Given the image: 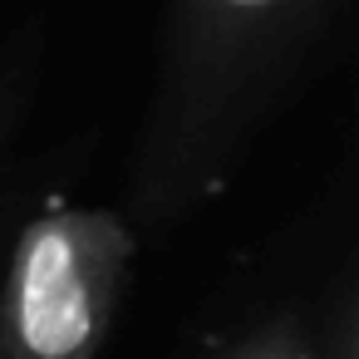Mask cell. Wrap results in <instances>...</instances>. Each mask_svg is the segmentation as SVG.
Here are the masks:
<instances>
[{"mask_svg":"<svg viewBox=\"0 0 359 359\" xmlns=\"http://www.w3.org/2000/svg\"><path fill=\"white\" fill-rule=\"evenodd\" d=\"M339 0H168L128 212L168 226L246 153Z\"/></svg>","mask_w":359,"mask_h":359,"instance_id":"6da1fadb","label":"cell"},{"mask_svg":"<svg viewBox=\"0 0 359 359\" xmlns=\"http://www.w3.org/2000/svg\"><path fill=\"white\" fill-rule=\"evenodd\" d=\"M138 231L114 207H60L20 226L0 276V359H99Z\"/></svg>","mask_w":359,"mask_h":359,"instance_id":"7a4b0ae2","label":"cell"},{"mask_svg":"<svg viewBox=\"0 0 359 359\" xmlns=\"http://www.w3.org/2000/svg\"><path fill=\"white\" fill-rule=\"evenodd\" d=\"M222 359H315V339L295 310H280L266 325H256L246 339H236Z\"/></svg>","mask_w":359,"mask_h":359,"instance_id":"3957f363","label":"cell"}]
</instances>
